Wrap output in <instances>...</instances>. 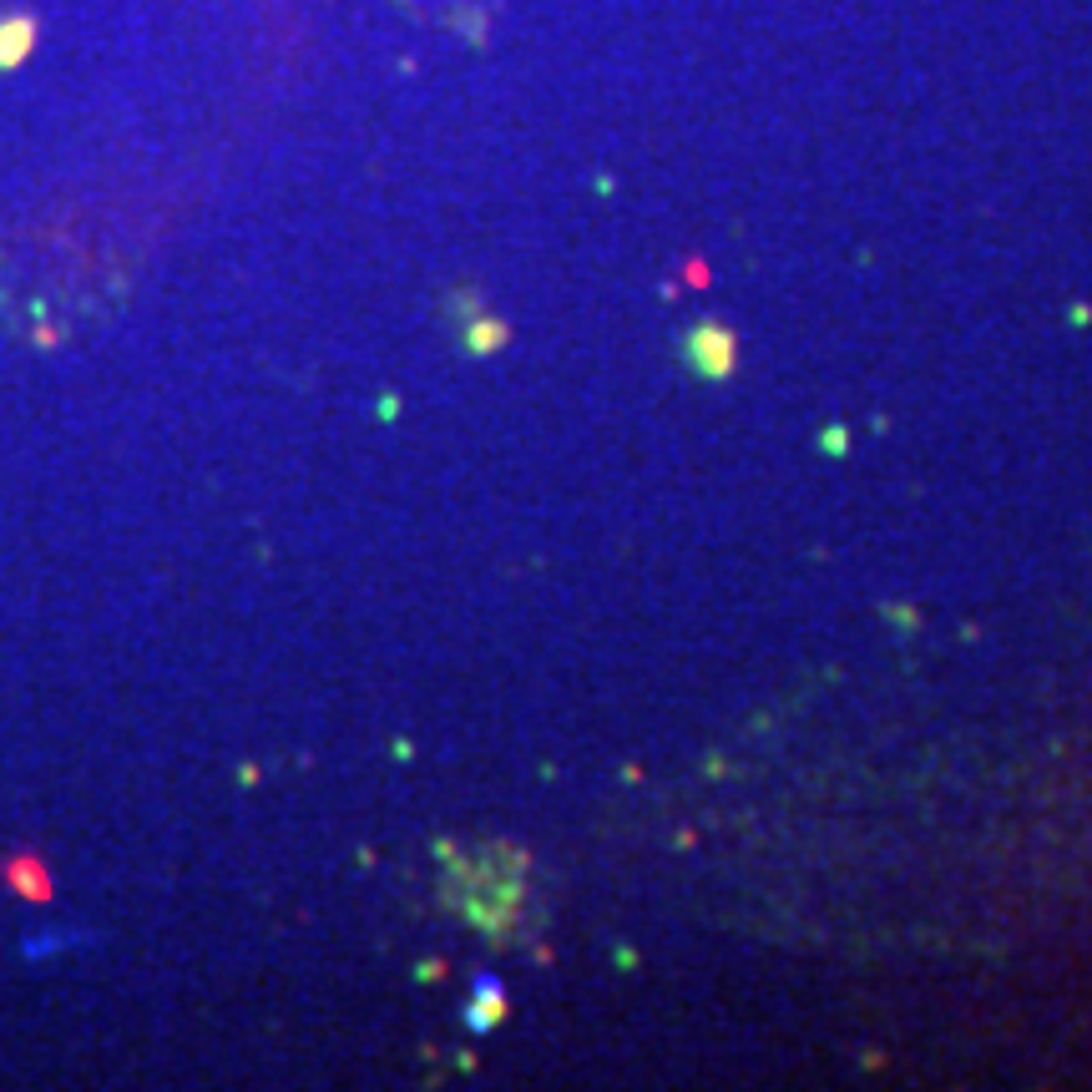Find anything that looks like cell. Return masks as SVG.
Here are the masks:
<instances>
[{
  "label": "cell",
  "mask_w": 1092,
  "mask_h": 1092,
  "mask_svg": "<svg viewBox=\"0 0 1092 1092\" xmlns=\"http://www.w3.org/2000/svg\"><path fill=\"white\" fill-rule=\"evenodd\" d=\"M31 46H36V20L31 15H5L0 20V66H20Z\"/></svg>",
  "instance_id": "6da1fadb"
}]
</instances>
